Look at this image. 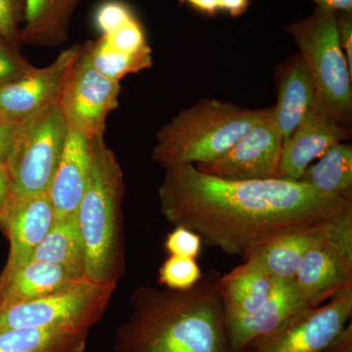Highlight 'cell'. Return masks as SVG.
<instances>
[{"mask_svg":"<svg viewBox=\"0 0 352 352\" xmlns=\"http://www.w3.org/2000/svg\"><path fill=\"white\" fill-rule=\"evenodd\" d=\"M164 170L157 194L166 221L243 261L278 238L352 214V200L300 182H229L191 164Z\"/></svg>","mask_w":352,"mask_h":352,"instance_id":"obj_1","label":"cell"},{"mask_svg":"<svg viewBox=\"0 0 352 352\" xmlns=\"http://www.w3.org/2000/svg\"><path fill=\"white\" fill-rule=\"evenodd\" d=\"M220 276L210 271L187 289H134L113 352H235Z\"/></svg>","mask_w":352,"mask_h":352,"instance_id":"obj_2","label":"cell"},{"mask_svg":"<svg viewBox=\"0 0 352 352\" xmlns=\"http://www.w3.org/2000/svg\"><path fill=\"white\" fill-rule=\"evenodd\" d=\"M122 166L105 142L94 139L92 166L78 210V226L85 249V278L95 283L119 284L126 270Z\"/></svg>","mask_w":352,"mask_h":352,"instance_id":"obj_3","label":"cell"},{"mask_svg":"<svg viewBox=\"0 0 352 352\" xmlns=\"http://www.w3.org/2000/svg\"><path fill=\"white\" fill-rule=\"evenodd\" d=\"M272 108L248 109L217 99H201L157 133L152 159L164 168L217 161Z\"/></svg>","mask_w":352,"mask_h":352,"instance_id":"obj_4","label":"cell"},{"mask_svg":"<svg viewBox=\"0 0 352 352\" xmlns=\"http://www.w3.org/2000/svg\"><path fill=\"white\" fill-rule=\"evenodd\" d=\"M338 12L316 7L286 31L295 39L311 72L317 98L346 126L352 120V72L340 46Z\"/></svg>","mask_w":352,"mask_h":352,"instance_id":"obj_5","label":"cell"},{"mask_svg":"<svg viewBox=\"0 0 352 352\" xmlns=\"http://www.w3.org/2000/svg\"><path fill=\"white\" fill-rule=\"evenodd\" d=\"M117 284L82 278L66 288L0 309V332L9 329L90 331L103 318Z\"/></svg>","mask_w":352,"mask_h":352,"instance_id":"obj_6","label":"cell"},{"mask_svg":"<svg viewBox=\"0 0 352 352\" xmlns=\"http://www.w3.org/2000/svg\"><path fill=\"white\" fill-rule=\"evenodd\" d=\"M69 127L59 103L23 120L7 163L13 197L47 193L63 153Z\"/></svg>","mask_w":352,"mask_h":352,"instance_id":"obj_7","label":"cell"},{"mask_svg":"<svg viewBox=\"0 0 352 352\" xmlns=\"http://www.w3.org/2000/svg\"><path fill=\"white\" fill-rule=\"evenodd\" d=\"M120 94V83L92 66L89 41L80 46L58 103L69 131L95 138L105 133L106 120L119 106Z\"/></svg>","mask_w":352,"mask_h":352,"instance_id":"obj_8","label":"cell"},{"mask_svg":"<svg viewBox=\"0 0 352 352\" xmlns=\"http://www.w3.org/2000/svg\"><path fill=\"white\" fill-rule=\"evenodd\" d=\"M352 314V285L324 305L307 307L252 342L245 352H325Z\"/></svg>","mask_w":352,"mask_h":352,"instance_id":"obj_9","label":"cell"},{"mask_svg":"<svg viewBox=\"0 0 352 352\" xmlns=\"http://www.w3.org/2000/svg\"><path fill=\"white\" fill-rule=\"evenodd\" d=\"M308 307H319L352 285V214L340 217L330 235L307 252L295 277Z\"/></svg>","mask_w":352,"mask_h":352,"instance_id":"obj_10","label":"cell"},{"mask_svg":"<svg viewBox=\"0 0 352 352\" xmlns=\"http://www.w3.org/2000/svg\"><path fill=\"white\" fill-rule=\"evenodd\" d=\"M272 113L250 129L223 156L208 164H198L197 168L229 182L278 179L284 139Z\"/></svg>","mask_w":352,"mask_h":352,"instance_id":"obj_11","label":"cell"},{"mask_svg":"<svg viewBox=\"0 0 352 352\" xmlns=\"http://www.w3.org/2000/svg\"><path fill=\"white\" fill-rule=\"evenodd\" d=\"M351 139V126L342 124L318 98L296 131L284 142L278 179L298 182L315 159L333 145Z\"/></svg>","mask_w":352,"mask_h":352,"instance_id":"obj_12","label":"cell"},{"mask_svg":"<svg viewBox=\"0 0 352 352\" xmlns=\"http://www.w3.org/2000/svg\"><path fill=\"white\" fill-rule=\"evenodd\" d=\"M80 46L67 48L50 66L34 68L16 82L0 87V113L20 122L57 103Z\"/></svg>","mask_w":352,"mask_h":352,"instance_id":"obj_13","label":"cell"},{"mask_svg":"<svg viewBox=\"0 0 352 352\" xmlns=\"http://www.w3.org/2000/svg\"><path fill=\"white\" fill-rule=\"evenodd\" d=\"M54 220L47 193L9 197L0 226L9 241L8 258L0 274V283L31 261Z\"/></svg>","mask_w":352,"mask_h":352,"instance_id":"obj_14","label":"cell"},{"mask_svg":"<svg viewBox=\"0 0 352 352\" xmlns=\"http://www.w3.org/2000/svg\"><path fill=\"white\" fill-rule=\"evenodd\" d=\"M308 307L295 279H276L267 302L254 314L229 316L228 331L234 351L245 352L252 342L279 327L292 315Z\"/></svg>","mask_w":352,"mask_h":352,"instance_id":"obj_15","label":"cell"},{"mask_svg":"<svg viewBox=\"0 0 352 352\" xmlns=\"http://www.w3.org/2000/svg\"><path fill=\"white\" fill-rule=\"evenodd\" d=\"M94 139L69 129L47 191L55 219L76 214L91 173Z\"/></svg>","mask_w":352,"mask_h":352,"instance_id":"obj_16","label":"cell"},{"mask_svg":"<svg viewBox=\"0 0 352 352\" xmlns=\"http://www.w3.org/2000/svg\"><path fill=\"white\" fill-rule=\"evenodd\" d=\"M276 85L277 103L272 116L286 142L316 99L314 76L300 53L278 66Z\"/></svg>","mask_w":352,"mask_h":352,"instance_id":"obj_17","label":"cell"},{"mask_svg":"<svg viewBox=\"0 0 352 352\" xmlns=\"http://www.w3.org/2000/svg\"><path fill=\"white\" fill-rule=\"evenodd\" d=\"M339 219L278 238L256 249L248 259L261 264L275 279H294L303 256L310 249L327 239Z\"/></svg>","mask_w":352,"mask_h":352,"instance_id":"obj_18","label":"cell"},{"mask_svg":"<svg viewBox=\"0 0 352 352\" xmlns=\"http://www.w3.org/2000/svg\"><path fill=\"white\" fill-rule=\"evenodd\" d=\"M80 279L57 264L31 259L0 283V309L50 295Z\"/></svg>","mask_w":352,"mask_h":352,"instance_id":"obj_19","label":"cell"},{"mask_svg":"<svg viewBox=\"0 0 352 352\" xmlns=\"http://www.w3.org/2000/svg\"><path fill=\"white\" fill-rule=\"evenodd\" d=\"M275 280L254 259H247L227 274H221L220 289L227 315L245 316L258 311L270 298Z\"/></svg>","mask_w":352,"mask_h":352,"instance_id":"obj_20","label":"cell"},{"mask_svg":"<svg viewBox=\"0 0 352 352\" xmlns=\"http://www.w3.org/2000/svg\"><path fill=\"white\" fill-rule=\"evenodd\" d=\"M83 0H25V25L20 41L53 47L66 43L76 9Z\"/></svg>","mask_w":352,"mask_h":352,"instance_id":"obj_21","label":"cell"},{"mask_svg":"<svg viewBox=\"0 0 352 352\" xmlns=\"http://www.w3.org/2000/svg\"><path fill=\"white\" fill-rule=\"evenodd\" d=\"M32 259L57 264L76 277H85V249L76 214L54 220Z\"/></svg>","mask_w":352,"mask_h":352,"instance_id":"obj_22","label":"cell"},{"mask_svg":"<svg viewBox=\"0 0 352 352\" xmlns=\"http://www.w3.org/2000/svg\"><path fill=\"white\" fill-rule=\"evenodd\" d=\"M89 331L19 328L0 332V352H85Z\"/></svg>","mask_w":352,"mask_h":352,"instance_id":"obj_23","label":"cell"},{"mask_svg":"<svg viewBox=\"0 0 352 352\" xmlns=\"http://www.w3.org/2000/svg\"><path fill=\"white\" fill-rule=\"evenodd\" d=\"M318 163L310 164L298 182L314 188L352 200V146L339 143L331 147Z\"/></svg>","mask_w":352,"mask_h":352,"instance_id":"obj_24","label":"cell"},{"mask_svg":"<svg viewBox=\"0 0 352 352\" xmlns=\"http://www.w3.org/2000/svg\"><path fill=\"white\" fill-rule=\"evenodd\" d=\"M90 61L102 75L120 82L129 74L152 67V50L136 53L122 52L113 48L101 36L96 41H90Z\"/></svg>","mask_w":352,"mask_h":352,"instance_id":"obj_25","label":"cell"},{"mask_svg":"<svg viewBox=\"0 0 352 352\" xmlns=\"http://www.w3.org/2000/svg\"><path fill=\"white\" fill-rule=\"evenodd\" d=\"M203 276L196 259L170 256L159 270V283L173 289H187Z\"/></svg>","mask_w":352,"mask_h":352,"instance_id":"obj_26","label":"cell"},{"mask_svg":"<svg viewBox=\"0 0 352 352\" xmlns=\"http://www.w3.org/2000/svg\"><path fill=\"white\" fill-rule=\"evenodd\" d=\"M13 43L0 36V87L16 82L36 68L20 54Z\"/></svg>","mask_w":352,"mask_h":352,"instance_id":"obj_27","label":"cell"},{"mask_svg":"<svg viewBox=\"0 0 352 352\" xmlns=\"http://www.w3.org/2000/svg\"><path fill=\"white\" fill-rule=\"evenodd\" d=\"M135 17L127 4L120 0H107L95 10L94 25L101 36H109Z\"/></svg>","mask_w":352,"mask_h":352,"instance_id":"obj_28","label":"cell"},{"mask_svg":"<svg viewBox=\"0 0 352 352\" xmlns=\"http://www.w3.org/2000/svg\"><path fill=\"white\" fill-rule=\"evenodd\" d=\"M102 36L113 48L122 52L136 53L151 48L146 39L144 30L136 17L109 36Z\"/></svg>","mask_w":352,"mask_h":352,"instance_id":"obj_29","label":"cell"},{"mask_svg":"<svg viewBox=\"0 0 352 352\" xmlns=\"http://www.w3.org/2000/svg\"><path fill=\"white\" fill-rule=\"evenodd\" d=\"M201 244L203 241L198 234L182 226H175L164 241V248L170 256L193 259L200 256Z\"/></svg>","mask_w":352,"mask_h":352,"instance_id":"obj_30","label":"cell"},{"mask_svg":"<svg viewBox=\"0 0 352 352\" xmlns=\"http://www.w3.org/2000/svg\"><path fill=\"white\" fill-rule=\"evenodd\" d=\"M25 19V0H0V36L17 43Z\"/></svg>","mask_w":352,"mask_h":352,"instance_id":"obj_31","label":"cell"},{"mask_svg":"<svg viewBox=\"0 0 352 352\" xmlns=\"http://www.w3.org/2000/svg\"><path fill=\"white\" fill-rule=\"evenodd\" d=\"M21 122L22 120H9L0 113V164L6 166L8 163L19 134Z\"/></svg>","mask_w":352,"mask_h":352,"instance_id":"obj_32","label":"cell"},{"mask_svg":"<svg viewBox=\"0 0 352 352\" xmlns=\"http://www.w3.org/2000/svg\"><path fill=\"white\" fill-rule=\"evenodd\" d=\"M337 27L340 46L352 72V12H338Z\"/></svg>","mask_w":352,"mask_h":352,"instance_id":"obj_33","label":"cell"},{"mask_svg":"<svg viewBox=\"0 0 352 352\" xmlns=\"http://www.w3.org/2000/svg\"><path fill=\"white\" fill-rule=\"evenodd\" d=\"M11 194V180L7 166L0 164V226Z\"/></svg>","mask_w":352,"mask_h":352,"instance_id":"obj_34","label":"cell"},{"mask_svg":"<svg viewBox=\"0 0 352 352\" xmlns=\"http://www.w3.org/2000/svg\"><path fill=\"white\" fill-rule=\"evenodd\" d=\"M180 4H188L208 17L217 15L220 10L219 0H179Z\"/></svg>","mask_w":352,"mask_h":352,"instance_id":"obj_35","label":"cell"},{"mask_svg":"<svg viewBox=\"0 0 352 352\" xmlns=\"http://www.w3.org/2000/svg\"><path fill=\"white\" fill-rule=\"evenodd\" d=\"M250 0H219L220 10L226 11L232 17H239L248 10Z\"/></svg>","mask_w":352,"mask_h":352,"instance_id":"obj_36","label":"cell"},{"mask_svg":"<svg viewBox=\"0 0 352 352\" xmlns=\"http://www.w3.org/2000/svg\"><path fill=\"white\" fill-rule=\"evenodd\" d=\"M317 7L335 12H352V0H312Z\"/></svg>","mask_w":352,"mask_h":352,"instance_id":"obj_37","label":"cell"},{"mask_svg":"<svg viewBox=\"0 0 352 352\" xmlns=\"http://www.w3.org/2000/svg\"><path fill=\"white\" fill-rule=\"evenodd\" d=\"M325 352H352V349H344V351H329Z\"/></svg>","mask_w":352,"mask_h":352,"instance_id":"obj_38","label":"cell"}]
</instances>
